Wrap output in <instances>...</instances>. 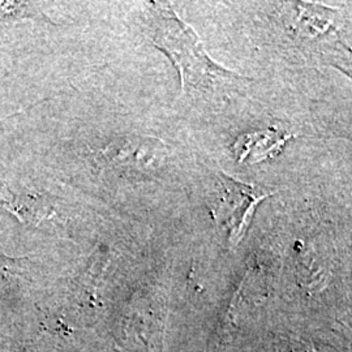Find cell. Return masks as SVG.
Masks as SVG:
<instances>
[{
	"label": "cell",
	"mask_w": 352,
	"mask_h": 352,
	"mask_svg": "<svg viewBox=\"0 0 352 352\" xmlns=\"http://www.w3.org/2000/svg\"><path fill=\"white\" fill-rule=\"evenodd\" d=\"M154 14V43L166 51L180 71L182 88L210 87L227 84L241 77L228 72L209 59L202 49L201 42L193 30L184 24L173 10L162 4L153 7Z\"/></svg>",
	"instance_id": "6da1fadb"
},
{
	"label": "cell",
	"mask_w": 352,
	"mask_h": 352,
	"mask_svg": "<svg viewBox=\"0 0 352 352\" xmlns=\"http://www.w3.org/2000/svg\"><path fill=\"white\" fill-rule=\"evenodd\" d=\"M218 179L222 186V197L219 202V213L231 228V235L238 239L251 222L252 215L257 205L273 195L254 184H245L218 171Z\"/></svg>",
	"instance_id": "7a4b0ae2"
},
{
	"label": "cell",
	"mask_w": 352,
	"mask_h": 352,
	"mask_svg": "<svg viewBox=\"0 0 352 352\" xmlns=\"http://www.w3.org/2000/svg\"><path fill=\"white\" fill-rule=\"evenodd\" d=\"M0 209L32 226L45 221L54 212L52 205L45 196L13 188L4 180H0Z\"/></svg>",
	"instance_id": "3957f363"
},
{
	"label": "cell",
	"mask_w": 352,
	"mask_h": 352,
	"mask_svg": "<svg viewBox=\"0 0 352 352\" xmlns=\"http://www.w3.org/2000/svg\"><path fill=\"white\" fill-rule=\"evenodd\" d=\"M292 136H285L277 131H265L250 135H243L234 146L239 161L251 157L254 162H260L267 157H273L282 149L286 140Z\"/></svg>",
	"instance_id": "277c9868"
},
{
	"label": "cell",
	"mask_w": 352,
	"mask_h": 352,
	"mask_svg": "<svg viewBox=\"0 0 352 352\" xmlns=\"http://www.w3.org/2000/svg\"><path fill=\"white\" fill-rule=\"evenodd\" d=\"M41 13L37 7L30 3L20 1H0V21H16L25 19H39Z\"/></svg>",
	"instance_id": "5b68a950"
}]
</instances>
